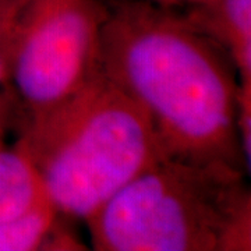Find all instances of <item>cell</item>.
I'll return each mask as SVG.
<instances>
[{
  "label": "cell",
  "mask_w": 251,
  "mask_h": 251,
  "mask_svg": "<svg viewBox=\"0 0 251 251\" xmlns=\"http://www.w3.org/2000/svg\"><path fill=\"white\" fill-rule=\"evenodd\" d=\"M108 13L100 0H18L0 52L28 115L57 103L98 70Z\"/></svg>",
  "instance_id": "cell-4"
},
{
  "label": "cell",
  "mask_w": 251,
  "mask_h": 251,
  "mask_svg": "<svg viewBox=\"0 0 251 251\" xmlns=\"http://www.w3.org/2000/svg\"><path fill=\"white\" fill-rule=\"evenodd\" d=\"M18 0H0V35L7 27L10 18L13 16Z\"/></svg>",
  "instance_id": "cell-9"
},
{
  "label": "cell",
  "mask_w": 251,
  "mask_h": 251,
  "mask_svg": "<svg viewBox=\"0 0 251 251\" xmlns=\"http://www.w3.org/2000/svg\"><path fill=\"white\" fill-rule=\"evenodd\" d=\"M188 1H193L194 3V1H198V0H188Z\"/></svg>",
  "instance_id": "cell-11"
},
{
  "label": "cell",
  "mask_w": 251,
  "mask_h": 251,
  "mask_svg": "<svg viewBox=\"0 0 251 251\" xmlns=\"http://www.w3.org/2000/svg\"><path fill=\"white\" fill-rule=\"evenodd\" d=\"M16 115V99L14 92L11 94L9 91L0 92V151L6 147L4 140L9 131V127L14 120Z\"/></svg>",
  "instance_id": "cell-8"
},
{
  "label": "cell",
  "mask_w": 251,
  "mask_h": 251,
  "mask_svg": "<svg viewBox=\"0 0 251 251\" xmlns=\"http://www.w3.org/2000/svg\"><path fill=\"white\" fill-rule=\"evenodd\" d=\"M184 16L227 52L240 85H251V0H198Z\"/></svg>",
  "instance_id": "cell-5"
},
{
  "label": "cell",
  "mask_w": 251,
  "mask_h": 251,
  "mask_svg": "<svg viewBox=\"0 0 251 251\" xmlns=\"http://www.w3.org/2000/svg\"><path fill=\"white\" fill-rule=\"evenodd\" d=\"M60 212L48 197L24 214L0 224V251H34L44 247Z\"/></svg>",
  "instance_id": "cell-7"
},
{
  "label": "cell",
  "mask_w": 251,
  "mask_h": 251,
  "mask_svg": "<svg viewBox=\"0 0 251 251\" xmlns=\"http://www.w3.org/2000/svg\"><path fill=\"white\" fill-rule=\"evenodd\" d=\"M98 67L148 115L165 158L247 173L236 67L184 14L119 0L103 24Z\"/></svg>",
  "instance_id": "cell-1"
},
{
  "label": "cell",
  "mask_w": 251,
  "mask_h": 251,
  "mask_svg": "<svg viewBox=\"0 0 251 251\" xmlns=\"http://www.w3.org/2000/svg\"><path fill=\"white\" fill-rule=\"evenodd\" d=\"M18 140L57 211L82 221L163 156L148 115L99 67L70 95L28 115Z\"/></svg>",
  "instance_id": "cell-2"
},
{
  "label": "cell",
  "mask_w": 251,
  "mask_h": 251,
  "mask_svg": "<svg viewBox=\"0 0 251 251\" xmlns=\"http://www.w3.org/2000/svg\"><path fill=\"white\" fill-rule=\"evenodd\" d=\"M49 197L24 144L0 151V224L24 214ZM50 198V197H49Z\"/></svg>",
  "instance_id": "cell-6"
},
{
  "label": "cell",
  "mask_w": 251,
  "mask_h": 251,
  "mask_svg": "<svg viewBox=\"0 0 251 251\" xmlns=\"http://www.w3.org/2000/svg\"><path fill=\"white\" fill-rule=\"evenodd\" d=\"M85 222L98 251L250 250L246 173L161 156Z\"/></svg>",
  "instance_id": "cell-3"
},
{
  "label": "cell",
  "mask_w": 251,
  "mask_h": 251,
  "mask_svg": "<svg viewBox=\"0 0 251 251\" xmlns=\"http://www.w3.org/2000/svg\"><path fill=\"white\" fill-rule=\"evenodd\" d=\"M6 81H9V73H7V66L4 62V57L0 52V85L4 84Z\"/></svg>",
  "instance_id": "cell-10"
}]
</instances>
